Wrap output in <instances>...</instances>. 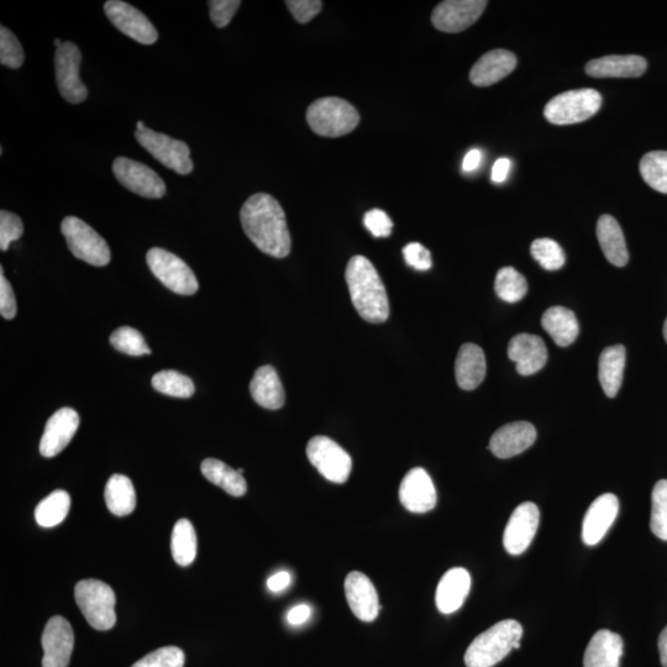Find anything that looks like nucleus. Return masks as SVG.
I'll return each instance as SVG.
<instances>
[{
    "label": "nucleus",
    "instance_id": "nucleus-31",
    "mask_svg": "<svg viewBox=\"0 0 667 667\" xmlns=\"http://www.w3.org/2000/svg\"><path fill=\"white\" fill-rule=\"evenodd\" d=\"M542 327L563 348L574 344L580 334L579 320L574 312L565 307L549 308L543 314Z\"/></svg>",
    "mask_w": 667,
    "mask_h": 667
},
{
    "label": "nucleus",
    "instance_id": "nucleus-6",
    "mask_svg": "<svg viewBox=\"0 0 667 667\" xmlns=\"http://www.w3.org/2000/svg\"><path fill=\"white\" fill-rule=\"evenodd\" d=\"M602 96L596 89H576L558 94L546 104L544 115L555 125H571L585 122L601 109Z\"/></svg>",
    "mask_w": 667,
    "mask_h": 667
},
{
    "label": "nucleus",
    "instance_id": "nucleus-43",
    "mask_svg": "<svg viewBox=\"0 0 667 667\" xmlns=\"http://www.w3.org/2000/svg\"><path fill=\"white\" fill-rule=\"evenodd\" d=\"M185 661L186 656L182 649L165 647L152 651L131 667H183Z\"/></svg>",
    "mask_w": 667,
    "mask_h": 667
},
{
    "label": "nucleus",
    "instance_id": "nucleus-26",
    "mask_svg": "<svg viewBox=\"0 0 667 667\" xmlns=\"http://www.w3.org/2000/svg\"><path fill=\"white\" fill-rule=\"evenodd\" d=\"M621 635L602 629L593 635L586 649L585 667H619L623 656Z\"/></svg>",
    "mask_w": 667,
    "mask_h": 667
},
{
    "label": "nucleus",
    "instance_id": "nucleus-53",
    "mask_svg": "<svg viewBox=\"0 0 667 667\" xmlns=\"http://www.w3.org/2000/svg\"><path fill=\"white\" fill-rule=\"evenodd\" d=\"M481 161L482 152L479 149L470 150L462 161V171L466 173L475 172L480 167Z\"/></svg>",
    "mask_w": 667,
    "mask_h": 667
},
{
    "label": "nucleus",
    "instance_id": "nucleus-7",
    "mask_svg": "<svg viewBox=\"0 0 667 667\" xmlns=\"http://www.w3.org/2000/svg\"><path fill=\"white\" fill-rule=\"evenodd\" d=\"M61 231L72 255L89 265L107 266L112 259L110 249L101 235L77 217L63 219Z\"/></svg>",
    "mask_w": 667,
    "mask_h": 667
},
{
    "label": "nucleus",
    "instance_id": "nucleus-38",
    "mask_svg": "<svg viewBox=\"0 0 667 667\" xmlns=\"http://www.w3.org/2000/svg\"><path fill=\"white\" fill-rule=\"evenodd\" d=\"M640 173L648 185L660 193L667 194V152H648L640 161Z\"/></svg>",
    "mask_w": 667,
    "mask_h": 667
},
{
    "label": "nucleus",
    "instance_id": "nucleus-55",
    "mask_svg": "<svg viewBox=\"0 0 667 667\" xmlns=\"http://www.w3.org/2000/svg\"><path fill=\"white\" fill-rule=\"evenodd\" d=\"M144 128H146V126L143 122H138V124H136V130H141Z\"/></svg>",
    "mask_w": 667,
    "mask_h": 667
},
{
    "label": "nucleus",
    "instance_id": "nucleus-45",
    "mask_svg": "<svg viewBox=\"0 0 667 667\" xmlns=\"http://www.w3.org/2000/svg\"><path fill=\"white\" fill-rule=\"evenodd\" d=\"M210 19L217 28H227L238 12L240 0H210L208 2Z\"/></svg>",
    "mask_w": 667,
    "mask_h": 667
},
{
    "label": "nucleus",
    "instance_id": "nucleus-42",
    "mask_svg": "<svg viewBox=\"0 0 667 667\" xmlns=\"http://www.w3.org/2000/svg\"><path fill=\"white\" fill-rule=\"evenodd\" d=\"M25 60L24 50L12 31L2 26L0 28V62L3 66L17 70Z\"/></svg>",
    "mask_w": 667,
    "mask_h": 667
},
{
    "label": "nucleus",
    "instance_id": "nucleus-56",
    "mask_svg": "<svg viewBox=\"0 0 667 667\" xmlns=\"http://www.w3.org/2000/svg\"><path fill=\"white\" fill-rule=\"evenodd\" d=\"M54 44H55V46L57 47V49H59V47L62 46L63 42H61L60 39H56V40L54 41Z\"/></svg>",
    "mask_w": 667,
    "mask_h": 667
},
{
    "label": "nucleus",
    "instance_id": "nucleus-12",
    "mask_svg": "<svg viewBox=\"0 0 667 667\" xmlns=\"http://www.w3.org/2000/svg\"><path fill=\"white\" fill-rule=\"evenodd\" d=\"M113 172L120 185L138 196L159 199L166 194L164 180L141 162L130 160L128 157H118L113 162Z\"/></svg>",
    "mask_w": 667,
    "mask_h": 667
},
{
    "label": "nucleus",
    "instance_id": "nucleus-3",
    "mask_svg": "<svg viewBox=\"0 0 667 667\" xmlns=\"http://www.w3.org/2000/svg\"><path fill=\"white\" fill-rule=\"evenodd\" d=\"M523 627L514 619L495 624L479 635L467 648V667H493L506 658L513 649L521 648Z\"/></svg>",
    "mask_w": 667,
    "mask_h": 667
},
{
    "label": "nucleus",
    "instance_id": "nucleus-40",
    "mask_svg": "<svg viewBox=\"0 0 667 667\" xmlns=\"http://www.w3.org/2000/svg\"><path fill=\"white\" fill-rule=\"evenodd\" d=\"M110 344L120 353L131 356L150 355L151 350L147 346L144 336L139 330L130 327H122L110 335Z\"/></svg>",
    "mask_w": 667,
    "mask_h": 667
},
{
    "label": "nucleus",
    "instance_id": "nucleus-51",
    "mask_svg": "<svg viewBox=\"0 0 667 667\" xmlns=\"http://www.w3.org/2000/svg\"><path fill=\"white\" fill-rule=\"evenodd\" d=\"M311 614V607L299 605L291 609L290 613H288L287 621L291 626H301V624L306 623L311 618Z\"/></svg>",
    "mask_w": 667,
    "mask_h": 667
},
{
    "label": "nucleus",
    "instance_id": "nucleus-49",
    "mask_svg": "<svg viewBox=\"0 0 667 667\" xmlns=\"http://www.w3.org/2000/svg\"><path fill=\"white\" fill-rule=\"evenodd\" d=\"M17 299H15L12 285L5 278L3 267L0 269V314L4 319L12 320L17 317Z\"/></svg>",
    "mask_w": 667,
    "mask_h": 667
},
{
    "label": "nucleus",
    "instance_id": "nucleus-34",
    "mask_svg": "<svg viewBox=\"0 0 667 667\" xmlns=\"http://www.w3.org/2000/svg\"><path fill=\"white\" fill-rule=\"evenodd\" d=\"M197 534L188 519H180L172 530L171 550L173 559L180 566H189L197 556Z\"/></svg>",
    "mask_w": 667,
    "mask_h": 667
},
{
    "label": "nucleus",
    "instance_id": "nucleus-41",
    "mask_svg": "<svg viewBox=\"0 0 667 667\" xmlns=\"http://www.w3.org/2000/svg\"><path fill=\"white\" fill-rule=\"evenodd\" d=\"M532 256L546 271H558L565 265V254L561 246L551 239L535 240L530 248Z\"/></svg>",
    "mask_w": 667,
    "mask_h": 667
},
{
    "label": "nucleus",
    "instance_id": "nucleus-24",
    "mask_svg": "<svg viewBox=\"0 0 667 667\" xmlns=\"http://www.w3.org/2000/svg\"><path fill=\"white\" fill-rule=\"evenodd\" d=\"M471 588L469 571L462 567H454L441 577L435 595L439 612L451 614L459 611L464 605Z\"/></svg>",
    "mask_w": 667,
    "mask_h": 667
},
{
    "label": "nucleus",
    "instance_id": "nucleus-39",
    "mask_svg": "<svg viewBox=\"0 0 667 667\" xmlns=\"http://www.w3.org/2000/svg\"><path fill=\"white\" fill-rule=\"evenodd\" d=\"M651 532L667 542V480L656 483L651 495Z\"/></svg>",
    "mask_w": 667,
    "mask_h": 667
},
{
    "label": "nucleus",
    "instance_id": "nucleus-33",
    "mask_svg": "<svg viewBox=\"0 0 667 667\" xmlns=\"http://www.w3.org/2000/svg\"><path fill=\"white\" fill-rule=\"evenodd\" d=\"M201 470L209 482L222 488L230 496L241 497L248 491L244 476L223 461L206 459L202 462Z\"/></svg>",
    "mask_w": 667,
    "mask_h": 667
},
{
    "label": "nucleus",
    "instance_id": "nucleus-16",
    "mask_svg": "<svg viewBox=\"0 0 667 667\" xmlns=\"http://www.w3.org/2000/svg\"><path fill=\"white\" fill-rule=\"evenodd\" d=\"M539 508L532 502L519 504L509 518L503 534V545L507 553L521 555L532 544L539 527Z\"/></svg>",
    "mask_w": 667,
    "mask_h": 667
},
{
    "label": "nucleus",
    "instance_id": "nucleus-46",
    "mask_svg": "<svg viewBox=\"0 0 667 667\" xmlns=\"http://www.w3.org/2000/svg\"><path fill=\"white\" fill-rule=\"evenodd\" d=\"M364 225L375 238H388L392 234L393 222L386 212L372 209L364 217Z\"/></svg>",
    "mask_w": 667,
    "mask_h": 667
},
{
    "label": "nucleus",
    "instance_id": "nucleus-54",
    "mask_svg": "<svg viewBox=\"0 0 667 667\" xmlns=\"http://www.w3.org/2000/svg\"><path fill=\"white\" fill-rule=\"evenodd\" d=\"M659 653L661 665L667 667V627L661 632L659 637Z\"/></svg>",
    "mask_w": 667,
    "mask_h": 667
},
{
    "label": "nucleus",
    "instance_id": "nucleus-57",
    "mask_svg": "<svg viewBox=\"0 0 667 667\" xmlns=\"http://www.w3.org/2000/svg\"><path fill=\"white\" fill-rule=\"evenodd\" d=\"M664 338H665L666 343H667V319H666V322L664 324Z\"/></svg>",
    "mask_w": 667,
    "mask_h": 667
},
{
    "label": "nucleus",
    "instance_id": "nucleus-37",
    "mask_svg": "<svg viewBox=\"0 0 667 667\" xmlns=\"http://www.w3.org/2000/svg\"><path fill=\"white\" fill-rule=\"evenodd\" d=\"M152 387H154L157 392L162 393V395L176 398L192 397L194 391H196V387H194L191 378L173 370L157 372V374L152 377Z\"/></svg>",
    "mask_w": 667,
    "mask_h": 667
},
{
    "label": "nucleus",
    "instance_id": "nucleus-44",
    "mask_svg": "<svg viewBox=\"0 0 667 667\" xmlns=\"http://www.w3.org/2000/svg\"><path fill=\"white\" fill-rule=\"evenodd\" d=\"M23 233V220L17 214L2 210L0 212V250L8 251L10 244L19 240Z\"/></svg>",
    "mask_w": 667,
    "mask_h": 667
},
{
    "label": "nucleus",
    "instance_id": "nucleus-23",
    "mask_svg": "<svg viewBox=\"0 0 667 667\" xmlns=\"http://www.w3.org/2000/svg\"><path fill=\"white\" fill-rule=\"evenodd\" d=\"M517 67V57L511 51L493 50L483 55L470 71V81L477 87H488L506 78Z\"/></svg>",
    "mask_w": 667,
    "mask_h": 667
},
{
    "label": "nucleus",
    "instance_id": "nucleus-32",
    "mask_svg": "<svg viewBox=\"0 0 667 667\" xmlns=\"http://www.w3.org/2000/svg\"><path fill=\"white\" fill-rule=\"evenodd\" d=\"M105 503L114 516L125 517L136 508V493L133 482L124 475H113L104 491Z\"/></svg>",
    "mask_w": 667,
    "mask_h": 667
},
{
    "label": "nucleus",
    "instance_id": "nucleus-36",
    "mask_svg": "<svg viewBox=\"0 0 667 667\" xmlns=\"http://www.w3.org/2000/svg\"><path fill=\"white\" fill-rule=\"evenodd\" d=\"M495 291L502 301L517 303L522 301L528 292V283L522 273L513 267H503L497 273Z\"/></svg>",
    "mask_w": 667,
    "mask_h": 667
},
{
    "label": "nucleus",
    "instance_id": "nucleus-15",
    "mask_svg": "<svg viewBox=\"0 0 667 667\" xmlns=\"http://www.w3.org/2000/svg\"><path fill=\"white\" fill-rule=\"evenodd\" d=\"M41 645L44 649L42 667H67L75 647L70 622L61 616L52 617L42 633Z\"/></svg>",
    "mask_w": 667,
    "mask_h": 667
},
{
    "label": "nucleus",
    "instance_id": "nucleus-4",
    "mask_svg": "<svg viewBox=\"0 0 667 667\" xmlns=\"http://www.w3.org/2000/svg\"><path fill=\"white\" fill-rule=\"evenodd\" d=\"M307 122L315 134L324 138H340L357 128L360 114L354 105L345 99L320 98L309 105Z\"/></svg>",
    "mask_w": 667,
    "mask_h": 667
},
{
    "label": "nucleus",
    "instance_id": "nucleus-35",
    "mask_svg": "<svg viewBox=\"0 0 667 667\" xmlns=\"http://www.w3.org/2000/svg\"><path fill=\"white\" fill-rule=\"evenodd\" d=\"M71 508V497L66 491L50 493L35 509L36 522L42 528H54L65 521Z\"/></svg>",
    "mask_w": 667,
    "mask_h": 667
},
{
    "label": "nucleus",
    "instance_id": "nucleus-22",
    "mask_svg": "<svg viewBox=\"0 0 667 667\" xmlns=\"http://www.w3.org/2000/svg\"><path fill=\"white\" fill-rule=\"evenodd\" d=\"M508 356L516 362L519 375L532 376L548 361V349L540 336L523 333L509 341Z\"/></svg>",
    "mask_w": 667,
    "mask_h": 667
},
{
    "label": "nucleus",
    "instance_id": "nucleus-2",
    "mask_svg": "<svg viewBox=\"0 0 667 667\" xmlns=\"http://www.w3.org/2000/svg\"><path fill=\"white\" fill-rule=\"evenodd\" d=\"M345 280L351 302L360 317L369 323H385L390 317V301L372 262L361 255L351 257L346 266Z\"/></svg>",
    "mask_w": 667,
    "mask_h": 667
},
{
    "label": "nucleus",
    "instance_id": "nucleus-25",
    "mask_svg": "<svg viewBox=\"0 0 667 667\" xmlns=\"http://www.w3.org/2000/svg\"><path fill=\"white\" fill-rule=\"evenodd\" d=\"M647 67L642 56L612 55L588 62L586 73L595 78H637L644 75Z\"/></svg>",
    "mask_w": 667,
    "mask_h": 667
},
{
    "label": "nucleus",
    "instance_id": "nucleus-58",
    "mask_svg": "<svg viewBox=\"0 0 667 667\" xmlns=\"http://www.w3.org/2000/svg\"><path fill=\"white\" fill-rule=\"evenodd\" d=\"M236 471H238L240 475H243V474H244V469H238V470H236Z\"/></svg>",
    "mask_w": 667,
    "mask_h": 667
},
{
    "label": "nucleus",
    "instance_id": "nucleus-50",
    "mask_svg": "<svg viewBox=\"0 0 667 667\" xmlns=\"http://www.w3.org/2000/svg\"><path fill=\"white\" fill-rule=\"evenodd\" d=\"M512 162L507 157H502L495 162L492 167L491 180L495 183H503L507 180L509 171H511Z\"/></svg>",
    "mask_w": 667,
    "mask_h": 667
},
{
    "label": "nucleus",
    "instance_id": "nucleus-8",
    "mask_svg": "<svg viewBox=\"0 0 667 667\" xmlns=\"http://www.w3.org/2000/svg\"><path fill=\"white\" fill-rule=\"evenodd\" d=\"M146 261L157 280L168 290L182 296H193L197 293V277L180 257L170 251L154 248L147 252Z\"/></svg>",
    "mask_w": 667,
    "mask_h": 667
},
{
    "label": "nucleus",
    "instance_id": "nucleus-47",
    "mask_svg": "<svg viewBox=\"0 0 667 667\" xmlns=\"http://www.w3.org/2000/svg\"><path fill=\"white\" fill-rule=\"evenodd\" d=\"M286 5L293 18L301 24L309 23L323 9V3L320 0H287Z\"/></svg>",
    "mask_w": 667,
    "mask_h": 667
},
{
    "label": "nucleus",
    "instance_id": "nucleus-20",
    "mask_svg": "<svg viewBox=\"0 0 667 667\" xmlns=\"http://www.w3.org/2000/svg\"><path fill=\"white\" fill-rule=\"evenodd\" d=\"M619 501L612 493H606L593 501L582 523V540L588 546L597 545L606 537L618 516Z\"/></svg>",
    "mask_w": 667,
    "mask_h": 667
},
{
    "label": "nucleus",
    "instance_id": "nucleus-14",
    "mask_svg": "<svg viewBox=\"0 0 667 667\" xmlns=\"http://www.w3.org/2000/svg\"><path fill=\"white\" fill-rule=\"evenodd\" d=\"M485 0H446L432 14V23L443 33H461L480 19L487 7Z\"/></svg>",
    "mask_w": 667,
    "mask_h": 667
},
{
    "label": "nucleus",
    "instance_id": "nucleus-10",
    "mask_svg": "<svg viewBox=\"0 0 667 667\" xmlns=\"http://www.w3.org/2000/svg\"><path fill=\"white\" fill-rule=\"evenodd\" d=\"M307 456L324 479L339 485L349 480L353 459L333 439L323 435L312 438L307 445Z\"/></svg>",
    "mask_w": 667,
    "mask_h": 667
},
{
    "label": "nucleus",
    "instance_id": "nucleus-17",
    "mask_svg": "<svg viewBox=\"0 0 667 667\" xmlns=\"http://www.w3.org/2000/svg\"><path fill=\"white\" fill-rule=\"evenodd\" d=\"M437 490L432 477L422 467L408 472L399 487V501L407 511L427 513L437 506Z\"/></svg>",
    "mask_w": 667,
    "mask_h": 667
},
{
    "label": "nucleus",
    "instance_id": "nucleus-19",
    "mask_svg": "<svg viewBox=\"0 0 667 667\" xmlns=\"http://www.w3.org/2000/svg\"><path fill=\"white\" fill-rule=\"evenodd\" d=\"M345 596L351 611L362 622H374L380 613V600L374 584L359 571L350 572L345 580Z\"/></svg>",
    "mask_w": 667,
    "mask_h": 667
},
{
    "label": "nucleus",
    "instance_id": "nucleus-48",
    "mask_svg": "<svg viewBox=\"0 0 667 667\" xmlns=\"http://www.w3.org/2000/svg\"><path fill=\"white\" fill-rule=\"evenodd\" d=\"M403 256L407 265L413 267L414 270L428 271L432 269V254L422 244L411 243L404 246Z\"/></svg>",
    "mask_w": 667,
    "mask_h": 667
},
{
    "label": "nucleus",
    "instance_id": "nucleus-29",
    "mask_svg": "<svg viewBox=\"0 0 667 667\" xmlns=\"http://www.w3.org/2000/svg\"><path fill=\"white\" fill-rule=\"evenodd\" d=\"M597 238L606 259L612 265L624 267L629 261V252L621 225L612 215H602L597 223Z\"/></svg>",
    "mask_w": 667,
    "mask_h": 667
},
{
    "label": "nucleus",
    "instance_id": "nucleus-13",
    "mask_svg": "<svg viewBox=\"0 0 667 667\" xmlns=\"http://www.w3.org/2000/svg\"><path fill=\"white\" fill-rule=\"evenodd\" d=\"M104 12L115 28L140 44L152 45L159 39L155 26L133 5L120 0H109L104 4Z\"/></svg>",
    "mask_w": 667,
    "mask_h": 667
},
{
    "label": "nucleus",
    "instance_id": "nucleus-27",
    "mask_svg": "<svg viewBox=\"0 0 667 667\" xmlns=\"http://www.w3.org/2000/svg\"><path fill=\"white\" fill-rule=\"evenodd\" d=\"M455 376L461 390L472 391L481 385L486 377V357L480 346H461L456 357Z\"/></svg>",
    "mask_w": 667,
    "mask_h": 667
},
{
    "label": "nucleus",
    "instance_id": "nucleus-52",
    "mask_svg": "<svg viewBox=\"0 0 667 667\" xmlns=\"http://www.w3.org/2000/svg\"><path fill=\"white\" fill-rule=\"evenodd\" d=\"M292 577L288 574L287 571L277 572L276 575L270 577L267 581V587L272 592H281L285 591L288 586L291 584Z\"/></svg>",
    "mask_w": 667,
    "mask_h": 667
},
{
    "label": "nucleus",
    "instance_id": "nucleus-21",
    "mask_svg": "<svg viewBox=\"0 0 667 667\" xmlns=\"http://www.w3.org/2000/svg\"><path fill=\"white\" fill-rule=\"evenodd\" d=\"M537 440V429L528 422H514L503 425L492 435L488 449L498 459H511L524 453Z\"/></svg>",
    "mask_w": 667,
    "mask_h": 667
},
{
    "label": "nucleus",
    "instance_id": "nucleus-30",
    "mask_svg": "<svg viewBox=\"0 0 667 667\" xmlns=\"http://www.w3.org/2000/svg\"><path fill=\"white\" fill-rule=\"evenodd\" d=\"M627 351L623 345L609 346L602 351L598 362V378L606 396L614 398L621 390Z\"/></svg>",
    "mask_w": 667,
    "mask_h": 667
},
{
    "label": "nucleus",
    "instance_id": "nucleus-18",
    "mask_svg": "<svg viewBox=\"0 0 667 667\" xmlns=\"http://www.w3.org/2000/svg\"><path fill=\"white\" fill-rule=\"evenodd\" d=\"M80 427V416L72 408H61L47 420L40 441V454L50 459L67 448Z\"/></svg>",
    "mask_w": 667,
    "mask_h": 667
},
{
    "label": "nucleus",
    "instance_id": "nucleus-11",
    "mask_svg": "<svg viewBox=\"0 0 667 667\" xmlns=\"http://www.w3.org/2000/svg\"><path fill=\"white\" fill-rule=\"evenodd\" d=\"M81 50L73 42H63L56 50L55 73L61 97L71 104L86 101L88 91L80 78Z\"/></svg>",
    "mask_w": 667,
    "mask_h": 667
},
{
    "label": "nucleus",
    "instance_id": "nucleus-5",
    "mask_svg": "<svg viewBox=\"0 0 667 667\" xmlns=\"http://www.w3.org/2000/svg\"><path fill=\"white\" fill-rule=\"evenodd\" d=\"M77 606L80 607L89 626L94 629H112L117 623L113 588L99 580H82L75 588Z\"/></svg>",
    "mask_w": 667,
    "mask_h": 667
},
{
    "label": "nucleus",
    "instance_id": "nucleus-28",
    "mask_svg": "<svg viewBox=\"0 0 667 667\" xmlns=\"http://www.w3.org/2000/svg\"><path fill=\"white\" fill-rule=\"evenodd\" d=\"M250 393L259 406L270 411H277L285 406L286 396L280 376L270 365L256 370L250 383Z\"/></svg>",
    "mask_w": 667,
    "mask_h": 667
},
{
    "label": "nucleus",
    "instance_id": "nucleus-9",
    "mask_svg": "<svg viewBox=\"0 0 667 667\" xmlns=\"http://www.w3.org/2000/svg\"><path fill=\"white\" fill-rule=\"evenodd\" d=\"M135 138L155 160L178 175H189L193 171L191 150L183 141L156 133L149 128L136 130Z\"/></svg>",
    "mask_w": 667,
    "mask_h": 667
},
{
    "label": "nucleus",
    "instance_id": "nucleus-1",
    "mask_svg": "<svg viewBox=\"0 0 667 667\" xmlns=\"http://www.w3.org/2000/svg\"><path fill=\"white\" fill-rule=\"evenodd\" d=\"M240 220L245 234L264 254L276 259L290 255L292 240L285 210L270 194L251 196L241 208Z\"/></svg>",
    "mask_w": 667,
    "mask_h": 667
}]
</instances>
